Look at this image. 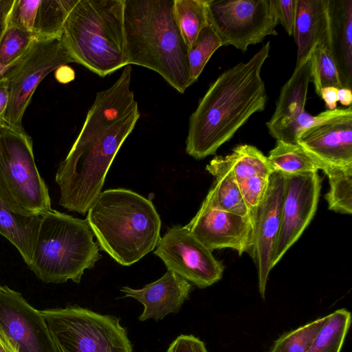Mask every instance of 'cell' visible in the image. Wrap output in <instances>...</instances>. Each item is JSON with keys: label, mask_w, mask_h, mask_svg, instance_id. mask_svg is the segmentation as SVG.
<instances>
[{"label": "cell", "mask_w": 352, "mask_h": 352, "mask_svg": "<svg viewBox=\"0 0 352 352\" xmlns=\"http://www.w3.org/2000/svg\"><path fill=\"white\" fill-rule=\"evenodd\" d=\"M186 227L211 252L232 248L242 255L251 251L253 229L251 215L241 216L225 211L204 199Z\"/></svg>", "instance_id": "9a60e30c"}, {"label": "cell", "mask_w": 352, "mask_h": 352, "mask_svg": "<svg viewBox=\"0 0 352 352\" xmlns=\"http://www.w3.org/2000/svg\"><path fill=\"white\" fill-rule=\"evenodd\" d=\"M60 70V78L59 79L61 82H67L74 80L75 74L74 70L67 67V65L62 66L58 68Z\"/></svg>", "instance_id": "7bdbcfd3"}, {"label": "cell", "mask_w": 352, "mask_h": 352, "mask_svg": "<svg viewBox=\"0 0 352 352\" xmlns=\"http://www.w3.org/2000/svg\"><path fill=\"white\" fill-rule=\"evenodd\" d=\"M154 254L162 259L168 270L199 288L209 287L223 276L222 263L186 226L175 225L168 228Z\"/></svg>", "instance_id": "8fae6325"}, {"label": "cell", "mask_w": 352, "mask_h": 352, "mask_svg": "<svg viewBox=\"0 0 352 352\" xmlns=\"http://www.w3.org/2000/svg\"><path fill=\"white\" fill-rule=\"evenodd\" d=\"M311 82L316 94L327 87H343L340 76L327 43L316 46L311 54Z\"/></svg>", "instance_id": "4dcf8cb0"}, {"label": "cell", "mask_w": 352, "mask_h": 352, "mask_svg": "<svg viewBox=\"0 0 352 352\" xmlns=\"http://www.w3.org/2000/svg\"><path fill=\"white\" fill-rule=\"evenodd\" d=\"M167 352H208L204 343L192 335H180L170 344Z\"/></svg>", "instance_id": "8d00e7d4"}, {"label": "cell", "mask_w": 352, "mask_h": 352, "mask_svg": "<svg viewBox=\"0 0 352 352\" xmlns=\"http://www.w3.org/2000/svg\"><path fill=\"white\" fill-rule=\"evenodd\" d=\"M326 320L327 316L284 334L270 352H308Z\"/></svg>", "instance_id": "d6a6232c"}, {"label": "cell", "mask_w": 352, "mask_h": 352, "mask_svg": "<svg viewBox=\"0 0 352 352\" xmlns=\"http://www.w3.org/2000/svg\"><path fill=\"white\" fill-rule=\"evenodd\" d=\"M125 0H78L63 25L62 39L76 63L101 77L128 65Z\"/></svg>", "instance_id": "5b68a950"}, {"label": "cell", "mask_w": 352, "mask_h": 352, "mask_svg": "<svg viewBox=\"0 0 352 352\" xmlns=\"http://www.w3.org/2000/svg\"><path fill=\"white\" fill-rule=\"evenodd\" d=\"M208 0H173V13L187 50L208 23Z\"/></svg>", "instance_id": "cb8c5ba5"}, {"label": "cell", "mask_w": 352, "mask_h": 352, "mask_svg": "<svg viewBox=\"0 0 352 352\" xmlns=\"http://www.w3.org/2000/svg\"><path fill=\"white\" fill-rule=\"evenodd\" d=\"M208 14L222 45L243 52L278 34L274 0H208Z\"/></svg>", "instance_id": "30bf717a"}, {"label": "cell", "mask_w": 352, "mask_h": 352, "mask_svg": "<svg viewBox=\"0 0 352 352\" xmlns=\"http://www.w3.org/2000/svg\"><path fill=\"white\" fill-rule=\"evenodd\" d=\"M206 168L216 179L204 199L225 211L241 216H250V211L243 199L233 171L224 156L214 157Z\"/></svg>", "instance_id": "44dd1931"}, {"label": "cell", "mask_w": 352, "mask_h": 352, "mask_svg": "<svg viewBox=\"0 0 352 352\" xmlns=\"http://www.w3.org/2000/svg\"><path fill=\"white\" fill-rule=\"evenodd\" d=\"M58 352H133L120 319L78 306L41 310Z\"/></svg>", "instance_id": "ba28073f"}, {"label": "cell", "mask_w": 352, "mask_h": 352, "mask_svg": "<svg viewBox=\"0 0 352 352\" xmlns=\"http://www.w3.org/2000/svg\"><path fill=\"white\" fill-rule=\"evenodd\" d=\"M352 118V107L327 110L312 116L305 110L294 114L278 124L267 126L270 134L276 140L289 144H297L300 133L311 127Z\"/></svg>", "instance_id": "603a6c76"}, {"label": "cell", "mask_w": 352, "mask_h": 352, "mask_svg": "<svg viewBox=\"0 0 352 352\" xmlns=\"http://www.w3.org/2000/svg\"><path fill=\"white\" fill-rule=\"evenodd\" d=\"M0 329L19 352H58L41 311L6 285H0Z\"/></svg>", "instance_id": "5bb4252c"}, {"label": "cell", "mask_w": 352, "mask_h": 352, "mask_svg": "<svg viewBox=\"0 0 352 352\" xmlns=\"http://www.w3.org/2000/svg\"><path fill=\"white\" fill-rule=\"evenodd\" d=\"M285 177L280 227L272 256V268L309 226L316 213L321 188L317 172Z\"/></svg>", "instance_id": "7c38bea8"}, {"label": "cell", "mask_w": 352, "mask_h": 352, "mask_svg": "<svg viewBox=\"0 0 352 352\" xmlns=\"http://www.w3.org/2000/svg\"><path fill=\"white\" fill-rule=\"evenodd\" d=\"M173 0H125L128 65L158 73L178 92L190 87L187 48L173 13Z\"/></svg>", "instance_id": "3957f363"}, {"label": "cell", "mask_w": 352, "mask_h": 352, "mask_svg": "<svg viewBox=\"0 0 352 352\" xmlns=\"http://www.w3.org/2000/svg\"><path fill=\"white\" fill-rule=\"evenodd\" d=\"M9 102V92L7 80L2 77L0 80V129L8 128L5 115Z\"/></svg>", "instance_id": "74e56055"}, {"label": "cell", "mask_w": 352, "mask_h": 352, "mask_svg": "<svg viewBox=\"0 0 352 352\" xmlns=\"http://www.w3.org/2000/svg\"><path fill=\"white\" fill-rule=\"evenodd\" d=\"M311 55L294 71L284 84L276 101L274 112L267 126H272L305 111L308 87L311 82Z\"/></svg>", "instance_id": "7402d4cb"}, {"label": "cell", "mask_w": 352, "mask_h": 352, "mask_svg": "<svg viewBox=\"0 0 352 352\" xmlns=\"http://www.w3.org/2000/svg\"><path fill=\"white\" fill-rule=\"evenodd\" d=\"M86 221L102 249L124 266L153 251L161 239V219L152 201L125 188L101 192Z\"/></svg>", "instance_id": "277c9868"}, {"label": "cell", "mask_w": 352, "mask_h": 352, "mask_svg": "<svg viewBox=\"0 0 352 352\" xmlns=\"http://www.w3.org/2000/svg\"><path fill=\"white\" fill-rule=\"evenodd\" d=\"M297 144L317 163L319 169L352 167V118L307 129L299 134Z\"/></svg>", "instance_id": "2e32d148"}, {"label": "cell", "mask_w": 352, "mask_h": 352, "mask_svg": "<svg viewBox=\"0 0 352 352\" xmlns=\"http://www.w3.org/2000/svg\"><path fill=\"white\" fill-rule=\"evenodd\" d=\"M41 0H14L8 19V25L33 33Z\"/></svg>", "instance_id": "836d02e7"}, {"label": "cell", "mask_w": 352, "mask_h": 352, "mask_svg": "<svg viewBox=\"0 0 352 352\" xmlns=\"http://www.w3.org/2000/svg\"><path fill=\"white\" fill-rule=\"evenodd\" d=\"M192 285L175 272L168 270L164 276L142 289L125 286L120 289L124 297L135 298L144 306L140 321L158 320L170 313L177 314L189 298Z\"/></svg>", "instance_id": "e0dca14e"}, {"label": "cell", "mask_w": 352, "mask_h": 352, "mask_svg": "<svg viewBox=\"0 0 352 352\" xmlns=\"http://www.w3.org/2000/svg\"><path fill=\"white\" fill-rule=\"evenodd\" d=\"M41 216L28 215L14 209L0 192V234L7 239L30 265Z\"/></svg>", "instance_id": "ffe728a7"}, {"label": "cell", "mask_w": 352, "mask_h": 352, "mask_svg": "<svg viewBox=\"0 0 352 352\" xmlns=\"http://www.w3.org/2000/svg\"><path fill=\"white\" fill-rule=\"evenodd\" d=\"M273 172L284 176L317 172V163L298 144L276 140V144L267 157Z\"/></svg>", "instance_id": "d4e9b609"}, {"label": "cell", "mask_w": 352, "mask_h": 352, "mask_svg": "<svg viewBox=\"0 0 352 352\" xmlns=\"http://www.w3.org/2000/svg\"><path fill=\"white\" fill-rule=\"evenodd\" d=\"M221 46L220 38L210 25L200 31L192 47L187 50L190 85L198 79L212 55Z\"/></svg>", "instance_id": "f546056e"}, {"label": "cell", "mask_w": 352, "mask_h": 352, "mask_svg": "<svg viewBox=\"0 0 352 352\" xmlns=\"http://www.w3.org/2000/svg\"><path fill=\"white\" fill-rule=\"evenodd\" d=\"M36 39L32 32L7 25L0 42V67L3 73L28 52Z\"/></svg>", "instance_id": "1f68e13d"}, {"label": "cell", "mask_w": 352, "mask_h": 352, "mask_svg": "<svg viewBox=\"0 0 352 352\" xmlns=\"http://www.w3.org/2000/svg\"><path fill=\"white\" fill-rule=\"evenodd\" d=\"M329 29V0H296L293 34L297 45L296 66L305 61L316 46L327 43Z\"/></svg>", "instance_id": "ac0fdd59"}, {"label": "cell", "mask_w": 352, "mask_h": 352, "mask_svg": "<svg viewBox=\"0 0 352 352\" xmlns=\"http://www.w3.org/2000/svg\"><path fill=\"white\" fill-rule=\"evenodd\" d=\"M14 2V0H0V42L7 28L8 16ZM3 74V72L0 67V80Z\"/></svg>", "instance_id": "f35d334b"}, {"label": "cell", "mask_w": 352, "mask_h": 352, "mask_svg": "<svg viewBox=\"0 0 352 352\" xmlns=\"http://www.w3.org/2000/svg\"><path fill=\"white\" fill-rule=\"evenodd\" d=\"M78 0H41L33 28L37 38L61 37L63 25Z\"/></svg>", "instance_id": "484cf974"}, {"label": "cell", "mask_w": 352, "mask_h": 352, "mask_svg": "<svg viewBox=\"0 0 352 352\" xmlns=\"http://www.w3.org/2000/svg\"><path fill=\"white\" fill-rule=\"evenodd\" d=\"M0 192L17 212L52 210L48 188L36 166L32 138L23 129H0Z\"/></svg>", "instance_id": "52a82bcc"}, {"label": "cell", "mask_w": 352, "mask_h": 352, "mask_svg": "<svg viewBox=\"0 0 352 352\" xmlns=\"http://www.w3.org/2000/svg\"><path fill=\"white\" fill-rule=\"evenodd\" d=\"M285 177L276 172L271 174L266 193L251 212L252 245L250 255L257 268L258 290L265 298L266 285L280 227L281 208Z\"/></svg>", "instance_id": "4fadbf2b"}, {"label": "cell", "mask_w": 352, "mask_h": 352, "mask_svg": "<svg viewBox=\"0 0 352 352\" xmlns=\"http://www.w3.org/2000/svg\"><path fill=\"white\" fill-rule=\"evenodd\" d=\"M275 10L280 23L289 36H293L296 10V0H274Z\"/></svg>", "instance_id": "d590c367"}, {"label": "cell", "mask_w": 352, "mask_h": 352, "mask_svg": "<svg viewBox=\"0 0 352 352\" xmlns=\"http://www.w3.org/2000/svg\"><path fill=\"white\" fill-rule=\"evenodd\" d=\"M351 322V314L346 309L327 315L308 352H340Z\"/></svg>", "instance_id": "83f0119b"}, {"label": "cell", "mask_w": 352, "mask_h": 352, "mask_svg": "<svg viewBox=\"0 0 352 352\" xmlns=\"http://www.w3.org/2000/svg\"><path fill=\"white\" fill-rule=\"evenodd\" d=\"M270 177L253 176L238 183L243 199L251 212L263 199Z\"/></svg>", "instance_id": "e575fe53"}, {"label": "cell", "mask_w": 352, "mask_h": 352, "mask_svg": "<svg viewBox=\"0 0 352 352\" xmlns=\"http://www.w3.org/2000/svg\"><path fill=\"white\" fill-rule=\"evenodd\" d=\"M0 352H19L14 344L0 329Z\"/></svg>", "instance_id": "60d3db41"}, {"label": "cell", "mask_w": 352, "mask_h": 352, "mask_svg": "<svg viewBox=\"0 0 352 352\" xmlns=\"http://www.w3.org/2000/svg\"><path fill=\"white\" fill-rule=\"evenodd\" d=\"M132 67L98 91L82 127L56 173L64 208L85 214L98 197L107 172L140 117L131 89Z\"/></svg>", "instance_id": "6da1fadb"}, {"label": "cell", "mask_w": 352, "mask_h": 352, "mask_svg": "<svg viewBox=\"0 0 352 352\" xmlns=\"http://www.w3.org/2000/svg\"><path fill=\"white\" fill-rule=\"evenodd\" d=\"M327 45L343 87L352 88V0H329Z\"/></svg>", "instance_id": "d6986e66"}, {"label": "cell", "mask_w": 352, "mask_h": 352, "mask_svg": "<svg viewBox=\"0 0 352 352\" xmlns=\"http://www.w3.org/2000/svg\"><path fill=\"white\" fill-rule=\"evenodd\" d=\"M338 101L344 106H351L352 91L351 89L342 87L338 90Z\"/></svg>", "instance_id": "b9f144b4"}, {"label": "cell", "mask_w": 352, "mask_h": 352, "mask_svg": "<svg viewBox=\"0 0 352 352\" xmlns=\"http://www.w3.org/2000/svg\"><path fill=\"white\" fill-rule=\"evenodd\" d=\"M224 157L232 170L237 183L256 175L270 177L274 173L267 157L252 145H239Z\"/></svg>", "instance_id": "4316f807"}, {"label": "cell", "mask_w": 352, "mask_h": 352, "mask_svg": "<svg viewBox=\"0 0 352 352\" xmlns=\"http://www.w3.org/2000/svg\"><path fill=\"white\" fill-rule=\"evenodd\" d=\"M338 90L335 87H327L322 89L321 97L324 101L328 110H334L337 107Z\"/></svg>", "instance_id": "ab89813d"}, {"label": "cell", "mask_w": 352, "mask_h": 352, "mask_svg": "<svg viewBox=\"0 0 352 352\" xmlns=\"http://www.w3.org/2000/svg\"><path fill=\"white\" fill-rule=\"evenodd\" d=\"M321 170L328 177L330 189L325 195L329 210L352 213V167L325 166Z\"/></svg>", "instance_id": "f1b7e54d"}, {"label": "cell", "mask_w": 352, "mask_h": 352, "mask_svg": "<svg viewBox=\"0 0 352 352\" xmlns=\"http://www.w3.org/2000/svg\"><path fill=\"white\" fill-rule=\"evenodd\" d=\"M70 63L76 61L62 37L37 38L28 52L4 72L9 92L5 115L8 128L23 129V116L36 87L47 74Z\"/></svg>", "instance_id": "9c48e42d"}, {"label": "cell", "mask_w": 352, "mask_h": 352, "mask_svg": "<svg viewBox=\"0 0 352 352\" xmlns=\"http://www.w3.org/2000/svg\"><path fill=\"white\" fill-rule=\"evenodd\" d=\"M267 42L245 63L221 73L189 118L186 153L197 160L216 153L267 102L262 67L269 57Z\"/></svg>", "instance_id": "7a4b0ae2"}, {"label": "cell", "mask_w": 352, "mask_h": 352, "mask_svg": "<svg viewBox=\"0 0 352 352\" xmlns=\"http://www.w3.org/2000/svg\"><path fill=\"white\" fill-rule=\"evenodd\" d=\"M86 220L52 210L41 216L29 268L46 283H79L102 258Z\"/></svg>", "instance_id": "8992f818"}]
</instances>
